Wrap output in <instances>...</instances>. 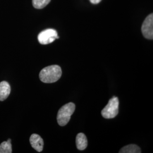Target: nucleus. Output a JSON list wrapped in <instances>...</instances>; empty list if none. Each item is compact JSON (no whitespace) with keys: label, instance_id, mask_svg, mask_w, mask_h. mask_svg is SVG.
Here are the masks:
<instances>
[{"label":"nucleus","instance_id":"f257e3e1","mask_svg":"<svg viewBox=\"0 0 153 153\" xmlns=\"http://www.w3.org/2000/svg\"><path fill=\"white\" fill-rule=\"evenodd\" d=\"M62 71L60 66L57 65L48 66L43 68L39 74L42 82L51 83L57 81L61 76Z\"/></svg>","mask_w":153,"mask_h":153},{"label":"nucleus","instance_id":"f03ea898","mask_svg":"<svg viewBox=\"0 0 153 153\" xmlns=\"http://www.w3.org/2000/svg\"><path fill=\"white\" fill-rule=\"evenodd\" d=\"M75 108V104L71 102L65 104L59 109L57 116V120L59 126H64L69 123Z\"/></svg>","mask_w":153,"mask_h":153},{"label":"nucleus","instance_id":"7ed1b4c3","mask_svg":"<svg viewBox=\"0 0 153 153\" xmlns=\"http://www.w3.org/2000/svg\"><path fill=\"white\" fill-rule=\"evenodd\" d=\"M119 101L117 97H114L111 99L102 111V115L105 119H112L115 117L119 113Z\"/></svg>","mask_w":153,"mask_h":153},{"label":"nucleus","instance_id":"20e7f679","mask_svg":"<svg viewBox=\"0 0 153 153\" xmlns=\"http://www.w3.org/2000/svg\"><path fill=\"white\" fill-rule=\"evenodd\" d=\"M59 38L57 31L52 28L47 29L42 31L38 36L39 42L41 44L46 45L53 42L56 39Z\"/></svg>","mask_w":153,"mask_h":153},{"label":"nucleus","instance_id":"39448f33","mask_svg":"<svg viewBox=\"0 0 153 153\" xmlns=\"http://www.w3.org/2000/svg\"><path fill=\"white\" fill-rule=\"evenodd\" d=\"M142 34L145 38L152 40L153 39V15H149L142 24Z\"/></svg>","mask_w":153,"mask_h":153},{"label":"nucleus","instance_id":"423d86ee","mask_svg":"<svg viewBox=\"0 0 153 153\" xmlns=\"http://www.w3.org/2000/svg\"><path fill=\"white\" fill-rule=\"evenodd\" d=\"M30 142L31 146L35 150L38 152L43 151L44 142L42 138L39 135L37 134H33L30 138Z\"/></svg>","mask_w":153,"mask_h":153},{"label":"nucleus","instance_id":"0eeeda50","mask_svg":"<svg viewBox=\"0 0 153 153\" xmlns=\"http://www.w3.org/2000/svg\"><path fill=\"white\" fill-rule=\"evenodd\" d=\"M11 91L9 83L6 81L0 82V101H4L7 98Z\"/></svg>","mask_w":153,"mask_h":153},{"label":"nucleus","instance_id":"6e6552de","mask_svg":"<svg viewBox=\"0 0 153 153\" xmlns=\"http://www.w3.org/2000/svg\"><path fill=\"white\" fill-rule=\"evenodd\" d=\"M88 140L86 136L80 133L77 134L76 137V148L79 150H84L88 146Z\"/></svg>","mask_w":153,"mask_h":153},{"label":"nucleus","instance_id":"1a4fd4ad","mask_svg":"<svg viewBox=\"0 0 153 153\" xmlns=\"http://www.w3.org/2000/svg\"><path fill=\"white\" fill-rule=\"evenodd\" d=\"M120 153H140L141 149L136 145H129L122 148L119 152Z\"/></svg>","mask_w":153,"mask_h":153},{"label":"nucleus","instance_id":"9d476101","mask_svg":"<svg viewBox=\"0 0 153 153\" xmlns=\"http://www.w3.org/2000/svg\"><path fill=\"white\" fill-rule=\"evenodd\" d=\"M12 153L11 139L9 138L7 141H4L0 144V153Z\"/></svg>","mask_w":153,"mask_h":153},{"label":"nucleus","instance_id":"9b49d317","mask_svg":"<svg viewBox=\"0 0 153 153\" xmlns=\"http://www.w3.org/2000/svg\"><path fill=\"white\" fill-rule=\"evenodd\" d=\"M51 0H33V7L38 9H41L47 5Z\"/></svg>","mask_w":153,"mask_h":153},{"label":"nucleus","instance_id":"f8f14e48","mask_svg":"<svg viewBox=\"0 0 153 153\" xmlns=\"http://www.w3.org/2000/svg\"><path fill=\"white\" fill-rule=\"evenodd\" d=\"M90 2L93 4H98L102 0H90Z\"/></svg>","mask_w":153,"mask_h":153}]
</instances>
